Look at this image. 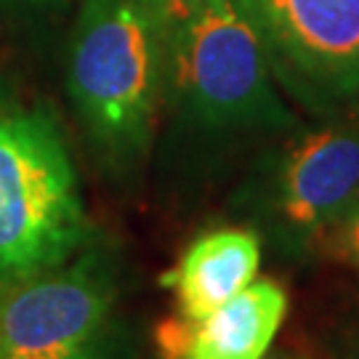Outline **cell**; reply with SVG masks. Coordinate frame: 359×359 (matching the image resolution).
<instances>
[{
	"label": "cell",
	"mask_w": 359,
	"mask_h": 359,
	"mask_svg": "<svg viewBox=\"0 0 359 359\" xmlns=\"http://www.w3.org/2000/svg\"><path fill=\"white\" fill-rule=\"evenodd\" d=\"M160 32L136 0H83L67 88L102 154L126 168L147 149L160 88Z\"/></svg>",
	"instance_id": "1"
},
{
	"label": "cell",
	"mask_w": 359,
	"mask_h": 359,
	"mask_svg": "<svg viewBox=\"0 0 359 359\" xmlns=\"http://www.w3.org/2000/svg\"><path fill=\"white\" fill-rule=\"evenodd\" d=\"M88 221L67 144L46 112H0V283L77 256Z\"/></svg>",
	"instance_id": "2"
},
{
	"label": "cell",
	"mask_w": 359,
	"mask_h": 359,
	"mask_svg": "<svg viewBox=\"0 0 359 359\" xmlns=\"http://www.w3.org/2000/svg\"><path fill=\"white\" fill-rule=\"evenodd\" d=\"M160 40L168 88L197 123L208 128L290 123L269 86L261 35L234 0H205Z\"/></svg>",
	"instance_id": "3"
},
{
	"label": "cell",
	"mask_w": 359,
	"mask_h": 359,
	"mask_svg": "<svg viewBox=\"0 0 359 359\" xmlns=\"http://www.w3.org/2000/svg\"><path fill=\"white\" fill-rule=\"evenodd\" d=\"M115 261L90 248L0 283V359H126Z\"/></svg>",
	"instance_id": "4"
},
{
	"label": "cell",
	"mask_w": 359,
	"mask_h": 359,
	"mask_svg": "<svg viewBox=\"0 0 359 359\" xmlns=\"http://www.w3.org/2000/svg\"><path fill=\"white\" fill-rule=\"evenodd\" d=\"M298 99L322 107L359 93V0H234Z\"/></svg>",
	"instance_id": "5"
},
{
	"label": "cell",
	"mask_w": 359,
	"mask_h": 359,
	"mask_svg": "<svg viewBox=\"0 0 359 359\" xmlns=\"http://www.w3.org/2000/svg\"><path fill=\"white\" fill-rule=\"evenodd\" d=\"M359 197V130L304 133L283 154L271 184V218L287 245L327 234Z\"/></svg>",
	"instance_id": "6"
},
{
	"label": "cell",
	"mask_w": 359,
	"mask_h": 359,
	"mask_svg": "<svg viewBox=\"0 0 359 359\" xmlns=\"http://www.w3.org/2000/svg\"><path fill=\"white\" fill-rule=\"evenodd\" d=\"M261 240L250 229H216L200 234L168 277L179 298V317L200 322L256 280Z\"/></svg>",
	"instance_id": "7"
},
{
	"label": "cell",
	"mask_w": 359,
	"mask_h": 359,
	"mask_svg": "<svg viewBox=\"0 0 359 359\" xmlns=\"http://www.w3.org/2000/svg\"><path fill=\"white\" fill-rule=\"evenodd\" d=\"M287 314L277 280H253L200 322H187L173 359H264Z\"/></svg>",
	"instance_id": "8"
},
{
	"label": "cell",
	"mask_w": 359,
	"mask_h": 359,
	"mask_svg": "<svg viewBox=\"0 0 359 359\" xmlns=\"http://www.w3.org/2000/svg\"><path fill=\"white\" fill-rule=\"evenodd\" d=\"M149 16L154 29L160 32V38L170 32L176 25H181L187 16H192L205 0H136Z\"/></svg>",
	"instance_id": "9"
},
{
	"label": "cell",
	"mask_w": 359,
	"mask_h": 359,
	"mask_svg": "<svg viewBox=\"0 0 359 359\" xmlns=\"http://www.w3.org/2000/svg\"><path fill=\"white\" fill-rule=\"evenodd\" d=\"M327 234H330V245H333L335 256L359 269V197Z\"/></svg>",
	"instance_id": "10"
},
{
	"label": "cell",
	"mask_w": 359,
	"mask_h": 359,
	"mask_svg": "<svg viewBox=\"0 0 359 359\" xmlns=\"http://www.w3.org/2000/svg\"><path fill=\"white\" fill-rule=\"evenodd\" d=\"M341 359H359V330L346 338V344L341 346Z\"/></svg>",
	"instance_id": "11"
},
{
	"label": "cell",
	"mask_w": 359,
	"mask_h": 359,
	"mask_svg": "<svg viewBox=\"0 0 359 359\" xmlns=\"http://www.w3.org/2000/svg\"><path fill=\"white\" fill-rule=\"evenodd\" d=\"M266 359H298L295 354H287V351H280V354H271V357H266Z\"/></svg>",
	"instance_id": "12"
},
{
	"label": "cell",
	"mask_w": 359,
	"mask_h": 359,
	"mask_svg": "<svg viewBox=\"0 0 359 359\" xmlns=\"http://www.w3.org/2000/svg\"><path fill=\"white\" fill-rule=\"evenodd\" d=\"M35 3H65V0H35Z\"/></svg>",
	"instance_id": "13"
}]
</instances>
